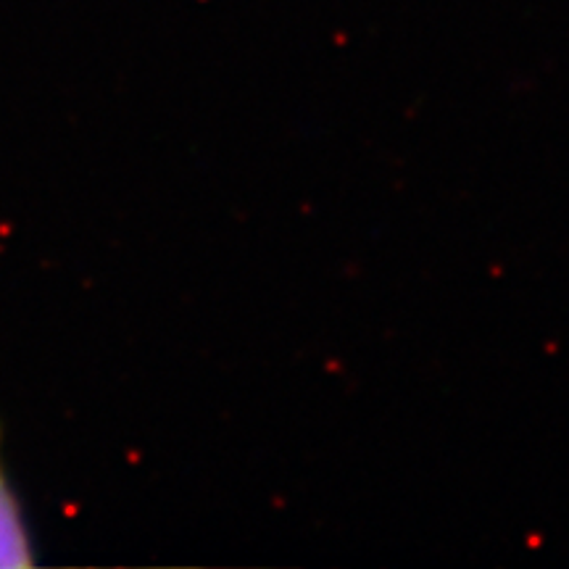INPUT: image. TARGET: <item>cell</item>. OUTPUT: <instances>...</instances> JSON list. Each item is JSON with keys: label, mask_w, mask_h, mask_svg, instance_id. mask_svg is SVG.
Returning <instances> with one entry per match:
<instances>
[{"label": "cell", "mask_w": 569, "mask_h": 569, "mask_svg": "<svg viewBox=\"0 0 569 569\" xmlns=\"http://www.w3.org/2000/svg\"><path fill=\"white\" fill-rule=\"evenodd\" d=\"M32 565L30 532L0 459V569H27Z\"/></svg>", "instance_id": "1"}]
</instances>
